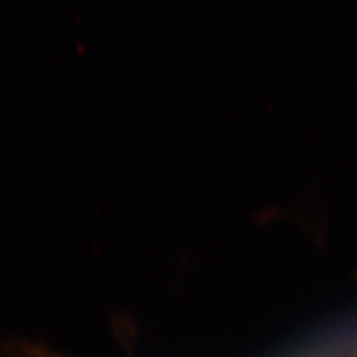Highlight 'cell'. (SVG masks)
<instances>
[{
  "label": "cell",
  "mask_w": 357,
  "mask_h": 357,
  "mask_svg": "<svg viewBox=\"0 0 357 357\" xmlns=\"http://www.w3.org/2000/svg\"><path fill=\"white\" fill-rule=\"evenodd\" d=\"M47 357H48V356H47ZM51 357H55V356H51Z\"/></svg>",
  "instance_id": "obj_1"
}]
</instances>
